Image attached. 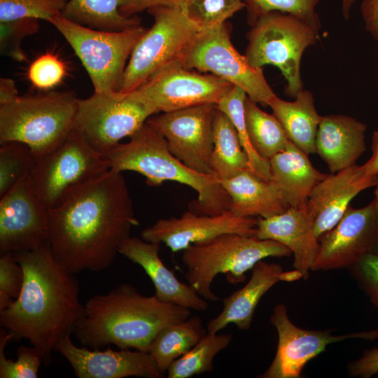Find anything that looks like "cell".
I'll list each match as a JSON object with an SVG mask.
<instances>
[{"instance_id":"obj_1","label":"cell","mask_w":378,"mask_h":378,"mask_svg":"<svg viewBox=\"0 0 378 378\" xmlns=\"http://www.w3.org/2000/svg\"><path fill=\"white\" fill-rule=\"evenodd\" d=\"M51 251L71 274L99 272L115 260L136 219L122 172L109 169L48 210Z\"/></svg>"},{"instance_id":"obj_2","label":"cell","mask_w":378,"mask_h":378,"mask_svg":"<svg viewBox=\"0 0 378 378\" xmlns=\"http://www.w3.org/2000/svg\"><path fill=\"white\" fill-rule=\"evenodd\" d=\"M13 254L23 268L24 282L18 298L0 311V325L13 340H28L48 365L56 344L73 333L83 314L78 284L55 258L48 241Z\"/></svg>"},{"instance_id":"obj_3","label":"cell","mask_w":378,"mask_h":378,"mask_svg":"<svg viewBox=\"0 0 378 378\" xmlns=\"http://www.w3.org/2000/svg\"><path fill=\"white\" fill-rule=\"evenodd\" d=\"M191 309L141 294L122 284L106 294L91 297L73 333L85 347L113 344L120 349L148 352L150 344L164 327L187 319Z\"/></svg>"},{"instance_id":"obj_4","label":"cell","mask_w":378,"mask_h":378,"mask_svg":"<svg viewBox=\"0 0 378 378\" xmlns=\"http://www.w3.org/2000/svg\"><path fill=\"white\" fill-rule=\"evenodd\" d=\"M103 158L110 169L139 173L149 186H159L171 181L190 187L197 198L189 210L196 214L217 215L230 211V197L220 181L185 165L171 153L163 135L147 121L127 142L120 143Z\"/></svg>"},{"instance_id":"obj_5","label":"cell","mask_w":378,"mask_h":378,"mask_svg":"<svg viewBox=\"0 0 378 378\" xmlns=\"http://www.w3.org/2000/svg\"><path fill=\"white\" fill-rule=\"evenodd\" d=\"M292 254L287 246L274 240L226 233L191 244L183 250L181 261L188 284L206 300L217 302L220 298L212 291L211 284L218 274H226L230 284L241 283L246 279V272L258 261Z\"/></svg>"},{"instance_id":"obj_6","label":"cell","mask_w":378,"mask_h":378,"mask_svg":"<svg viewBox=\"0 0 378 378\" xmlns=\"http://www.w3.org/2000/svg\"><path fill=\"white\" fill-rule=\"evenodd\" d=\"M78 98L71 91L18 96L0 104V144H27L38 161L59 147L73 130Z\"/></svg>"},{"instance_id":"obj_7","label":"cell","mask_w":378,"mask_h":378,"mask_svg":"<svg viewBox=\"0 0 378 378\" xmlns=\"http://www.w3.org/2000/svg\"><path fill=\"white\" fill-rule=\"evenodd\" d=\"M318 30L298 18L279 11L260 17L247 34L245 57L255 68L276 66L292 97L303 90L300 62L304 50L316 43Z\"/></svg>"},{"instance_id":"obj_8","label":"cell","mask_w":378,"mask_h":378,"mask_svg":"<svg viewBox=\"0 0 378 378\" xmlns=\"http://www.w3.org/2000/svg\"><path fill=\"white\" fill-rule=\"evenodd\" d=\"M49 22L74 50L94 92L118 91L130 55L146 31L141 24L122 31L98 30L74 22L61 14Z\"/></svg>"},{"instance_id":"obj_9","label":"cell","mask_w":378,"mask_h":378,"mask_svg":"<svg viewBox=\"0 0 378 378\" xmlns=\"http://www.w3.org/2000/svg\"><path fill=\"white\" fill-rule=\"evenodd\" d=\"M176 58L186 68L211 74L241 88L248 98L264 106L276 95L262 69L251 66L234 48L226 22L198 31Z\"/></svg>"},{"instance_id":"obj_10","label":"cell","mask_w":378,"mask_h":378,"mask_svg":"<svg viewBox=\"0 0 378 378\" xmlns=\"http://www.w3.org/2000/svg\"><path fill=\"white\" fill-rule=\"evenodd\" d=\"M109 169L103 156L72 130L59 147L37 161L31 179L37 197L50 210Z\"/></svg>"},{"instance_id":"obj_11","label":"cell","mask_w":378,"mask_h":378,"mask_svg":"<svg viewBox=\"0 0 378 378\" xmlns=\"http://www.w3.org/2000/svg\"><path fill=\"white\" fill-rule=\"evenodd\" d=\"M155 114L130 93L94 92L78 99L73 130L102 156L130 137Z\"/></svg>"},{"instance_id":"obj_12","label":"cell","mask_w":378,"mask_h":378,"mask_svg":"<svg viewBox=\"0 0 378 378\" xmlns=\"http://www.w3.org/2000/svg\"><path fill=\"white\" fill-rule=\"evenodd\" d=\"M147 11L153 17V24L134 46L118 92L127 93L139 87L176 59L199 31L179 7H156Z\"/></svg>"},{"instance_id":"obj_13","label":"cell","mask_w":378,"mask_h":378,"mask_svg":"<svg viewBox=\"0 0 378 378\" xmlns=\"http://www.w3.org/2000/svg\"><path fill=\"white\" fill-rule=\"evenodd\" d=\"M233 87L211 74L186 68L176 58L128 93L157 113L205 104L217 105Z\"/></svg>"},{"instance_id":"obj_14","label":"cell","mask_w":378,"mask_h":378,"mask_svg":"<svg viewBox=\"0 0 378 378\" xmlns=\"http://www.w3.org/2000/svg\"><path fill=\"white\" fill-rule=\"evenodd\" d=\"M318 241L314 271L349 269L378 251V185L368 204L358 209L349 205L338 223Z\"/></svg>"},{"instance_id":"obj_15","label":"cell","mask_w":378,"mask_h":378,"mask_svg":"<svg viewBox=\"0 0 378 378\" xmlns=\"http://www.w3.org/2000/svg\"><path fill=\"white\" fill-rule=\"evenodd\" d=\"M216 104L193 106L150 116L147 122L165 138L171 153L190 169L211 174Z\"/></svg>"},{"instance_id":"obj_16","label":"cell","mask_w":378,"mask_h":378,"mask_svg":"<svg viewBox=\"0 0 378 378\" xmlns=\"http://www.w3.org/2000/svg\"><path fill=\"white\" fill-rule=\"evenodd\" d=\"M49 231L48 209L29 174L0 197V254L36 249L48 241Z\"/></svg>"},{"instance_id":"obj_17","label":"cell","mask_w":378,"mask_h":378,"mask_svg":"<svg viewBox=\"0 0 378 378\" xmlns=\"http://www.w3.org/2000/svg\"><path fill=\"white\" fill-rule=\"evenodd\" d=\"M270 322L277 331L278 345L273 361L260 376L262 378L300 377L304 365L324 351L327 345L349 338L378 337V331L333 335L330 330L300 328L289 319L284 304H277L274 307Z\"/></svg>"},{"instance_id":"obj_18","label":"cell","mask_w":378,"mask_h":378,"mask_svg":"<svg viewBox=\"0 0 378 378\" xmlns=\"http://www.w3.org/2000/svg\"><path fill=\"white\" fill-rule=\"evenodd\" d=\"M258 218L240 217L227 211L217 215H202L190 210L179 217L162 218L141 232L146 241L164 243L172 252L191 244L206 241L226 233L255 236Z\"/></svg>"},{"instance_id":"obj_19","label":"cell","mask_w":378,"mask_h":378,"mask_svg":"<svg viewBox=\"0 0 378 378\" xmlns=\"http://www.w3.org/2000/svg\"><path fill=\"white\" fill-rule=\"evenodd\" d=\"M70 335L62 338L56 344L55 351L66 358L79 378L164 377L148 352L113 351L110 348L105 351L90 350L76 346Z\"/></svg>"},{"instance_id":"obj_20","label":"cell","mask_w":378,"mask_h":378,"mask_svg":"<svg viewBox=\"0 0 378 378\" xmlns=\"http://www.w3.org/2000/svg\"><path fill=\"white\" fill-rule=\"evenodd\" d=\"M377 185L378 177L365 176L356 164L328 174L313 189L306 204L314 217L316 237L318 239L338 223L358 193Z\"/></svg>"},{"instance_id":"obj_21","label":"cell","mask_w":378,"mask_h":378,"mask_svg":"<svg viewBox=\"0 0 378 378\" xmlns=\"http://www.w3.org/2000/svg\"><path fill=\"white\" fill-rule=\"evenodd\" d=\"M300 279L302 275L295 269L284 271L276 263L258 261L252 268L251 276L246 284L222 299L223 309L207 323V331L218 332L230 323H234L241 330H248L262 296L279 281L290 282Z\"/></svg>"},{"instance_id":"obj_22","label":"cell","mask_w":378,"mask_h":378,"mask_svg":"<svg viewBox=\"0 0 378 378\" xmlns=\"http://www.w3.org/2000/svg\"><path fill=\"white\" fill-rule=\"evenodd\" d=\"M314 217L306 207H289L267 218H258L256 237L287 246L294 255L293 267L307 279L318 256L320 243L314 232Z\"/></svg>"},{"instance_id":"obj_23","label":"cell","mask_w":378,"mask_h":378,"mask_svg":"<svg viewBox=\"0 0 378 378\" xmlns=\"http://www.w3.org/2000/svg\"><path fill=\"white\" fill-rule=\"evenodd\" d=\"M160 248V243L130 236L120 245L119 253L143 268L160 300L195 311L207 309L206 300L189 284L180 281L164 264L159 255Z\"/></svg>"},{"instance_id":"obj_24","label":"cell","mask_w":378,"mask_h":378,"mask_svg":"<svg viewBox=\"0 0 378 378\" xmlns=\"http://www.w3.org/2000/svg\"><path fill=\"white\" fill-rule=\"evenodd\" d=\"M367 126L345 115L322 116L316 136V153L326 163L330 173L356 164L365 151Z\"/></svg>"},{"instance_id":"obj_25","label":"cell","mask_w":378,"mask_h":378,"mask_svg":"<svg viewBox=\"0 0 378 378\" xmlns=\"http://www.w3.org/2000/svg\"><path fill=\"white\" fill-rule=\"evenodd\" d=\"M220 183L230 197V211L237 216L267 218L290 207L272 180L261 178L250 170Z\"/></svg>"},{"instance_id":"obj_26","label":"cell","mask_w":378,"mask_h":378,"mask_svg":"<svg viewBox=\"0 0 378 378\" xmlns=\"http://www.w3.org/2000/svg\"><path fill=\"white\" fill-rule=\"evenodd\" d=\"M269 160L271 180L290 207L304 206L313 189L328 176L317 170L308 155L290 141L285 150Z\"/></svg>"},{"instance_id":"obj_27","label":"cell","mask_w":378,"mask_h":378,"mask_svg":"<svg viewBox=\"0 0 378 378\" xmlns=\"http://www.w3.org/2000/svg\"><path fill=\"white\" fill-rule=\"evenodd\" d=\"M269 106L282 125L289 140L308 155L316 153V136L322 116L316 111L309 90H301L292 102L275 95Z\"/></svg>"},{"instance_id":"obj_28","label":"cell","mask_w":378,"mask_h":378,"mask_svg":"<svg viewBox=\"0 0 378 378\" xmlns=\"http://www.w3.org/2000/svg\"><path fill=\"white\" fill-rule=\"evenodd\" d=\"M213 142L210 160L212 176L222 181L250 170L248 157L234 125L217 106L214 119Z\"/></svg>"},{"instance_id":"obj_29","label":"cell","mask_w":378,"mask_h":378,"mask_svg":"<svg viewBox=\"0 0 378 378\" xmlns=\"http://www.w3.org/2000/svg\"><path fill=\"white\" fill-rule=\"evenodd\" d=\"M127 0H69L61 15L79 24L103 31H122L141 24L136 15H122Z\"/></svg>"},{"instance_id":"obj_30","label":"cell","mask_w":378,"mask_h":378,"mask_svg":"<svg viewBox=\"0 0 378 378\" xmlns=\"http://www.w3.org/2000/svg\"><path fill=\"white\" fill-rule=\"evenodd\" d=\"M207 332L200 317L190 316L160 330L152 340L148 353L165 374L171 363L192 349Z\"/></svg>"},{"instance_id":"obj_31","label":"cell","mask_w":378,"mask_h":378,"mask_svg":"<svg viewBox=\"0 0 378 378\" xmlns=\"http://www.w3.org/2000/svg\"><path fill=\"white\" fill-rule=\"evenodd\" d=\"M244 115L249 138L260 156L270 160L286 149L290 140L279 120L261 110L248 96Z\"/></svg>"},{"instance_id":"obj_32","label":"cell","mask_w":378,"mask_h":378,"mask_svg":"<svg viewBox=\"0 0 378 378\" xmlns=\"http://www.w3.org/2000/svg\"><path fill=\"white\" fill-rule=\"evenodd\" d=\"M232 340L231 334L208 332L192 349L171 363L167 377L189 378L211 372L214 357L226 349Z\"/></svg>"},{"instance_id":"obj_33","label":"cell","mask_w":378,"mask_h":378,"mask_svg":"<svg viewBox=\"0 0 378 378\" xmlns=\"http://www.w3.org/2000/svg\"><path fill=\"white\" fill-rule=\"evenodd\" d=\"M246 93L234 86L217 104V107L230 119L234 125L241 145L246 153L249 169L265 180H271L270 160L260 156L253 147L249 138L244 115V103Z\"/></svg>"},{"instance_id":"obj_34","label":"cell","mask_w":378,"mask_h":378,"mask_svg":"<svg viewBox=\"0 0 378 378\" xmlns=\"http://www.w3.org/2000/svg\"><path fill=\"white\" fill-rule=\"evenodd\" d=\"M0 197L34 169L37 160L30 148L19 141L0 144Z\"/></svg>"},{"instance_id":"obj_35","label":"cell","mask_w":378,"mask_h":378,"mask_svg":"<svg viewBox=\"0 0 378 378\" xmlns=\"http://www.w3.org/2000/svg\"><path fill=\"white\" fill-rule=\"evenodd\" d=\"M244 7L243 0H184L181 8L200 31L226 22Z\"/></svg>"},{"instance_id":"obj_36","label":"cell","mask_w":378,"mask_h":378,"mask_svg":"<svg viewBox=\"0 0 378 378\" xmlns=\"http://www.w3.org/2000/svg\"><path fill=\"white\" fill-rule=\"evenodd\" d=\"M247 21L253 26L262 15L273 11L293 15L319 30L321 22L315 10L319 0H243Z\"/></svg>"},{"instance_id":"obj_37","label":"cell","mask_w":378,"mask_h":378,"mask_svg":"<svg viewBox=\"0 0 378 378\" xmlns=\"http://www.w3.org/2000/svg\"><path fill=\"white\" fill-rule=\"evenodd\" d=\"M13 340V334L3 328L0 331V378H36L43 358L38 351L31 347L20 346L17 351V360L8 359L4 349L6 344Z\"/></svg>"},{"instance_id":"obj_38","label":"cell","mask_w":378,"mask_h":378,"mask_svg":"<svg viewBox=\"0 0 378 378\" xmlns=\"http://www.w3.org/2000/svg\"><path fill=\"white\" fill-rule=\"evenodd\" d=\"M68 0H0V22L36 18L49 22L61 14Z\"/></svg>"},{"instance_id":"obj_39","label":"cell","mask_w":378,"mask_h":378,"mask_svg":"<svg viewBox=\"0 0 378 378\" xmlns=\"http://www.w3.org/2000/svg\"><path fill=\"white\" fill-rule=\"evenodd\" d=\"M40 24L36 18H21L0 22V53L16 62H24L27 57L22 47L24 38L38 32Z\"/></svg>"},{"instance_id":"obj_40","label":"cell","mask_w":378,"mask_h":378,"mask_svg":"<svg viewBox=\"0 0 378 378\" xmlns=\"http://www.w3.org/2000/svg\"><path fill=\"white\" fill-rule=\"evenodd\" d=\"M66 75V67L62 59L52 53H46L29 65L27 77L38 90L49 91L59 85Z\"/></svg>"},{"instance_id":"obj_41","label":"cell","mask_w":378,"mask_h":378,"mask_svg":"<svg viewBox=\"0 0 378 378\" xmlns=\"http://www.w3.org/2000/svg\"><path fill=\"white\" fill-rule=\"evenodd\" d=\"M24 274L13 253L0 256V311L8 307L19 296Z\"/></svg>"},{"instance_id":"obj_42","label":"cell","mask_w":378,"mask_h":378,"mask_svg":"<svg viewBox=\"0 0 378 378\" xmlns=\"http://www.w3.org/2000/svg\"><path fill=\"white\" fill-rule=\"evenodd\" d=\"M349 270L371 302L378 307V251L366 255Z\"/></svg>"},{"instance_id":"obj_43","label":"cell","mask_w":378,"mask_h":378,"mask_svg":"<svg viewBox=\"0 0 378 378\" xmlns=\"http://www.w3.org/2000/svg\"><path fill=\"white\" fill-rule=\"evenodd\" d=\"M349 372L352 377L369 378L378 372V349L367 350L358 360L349 365Z\"/></svg>"},{"instance_id":"obj_44","label":"cell","mask_w":378,"mask_h":378,"mask_svg":"<svg viewBox=\"0 0 378 378\" xmlns=\"http://www.w3.org/2000/svg\"><path fill=\"white\" fill-rule=\"evenodd\" d=\"M184 0H127L120 8V13L127 17H132L144 10L156 7H179Z\"/></svg>"},{"instance_id":"obj_45","label":"cell","mask_w":378,"mask_h":378,"mask_svg":"<svg viewBox=\"0 0 378 378\" xmlns=\"http://www.w3.org/2000/svg\"><path fill=\"white\" fill-rule=\"evenodd\" d=\"M360 12L366 31L378 41V0H361Z\"/></svg>"},{"instance_id":"obj_46","label":"cell","mask_w":378,"mask_h":378,"mask_svg":"<svg viewBox=\"0 0 378 378\" xmlns=\"http://www.w3.org/2000/svg\"><path fill=\"white\" fill-rule=\"evenodd\" d=\"M371 148L372 156L360 167L365 176L378 177V131L372 134Z\"/></svg>"},{"instance_id":"obj_47","label":"cell","mask_w":378,"mask_h":378,"mask_svg":"<svg viewBox=\"0 0 378 378\" xmlns=\"http://www.w3.org/2000/svg\"><path fill=\"white\" fill-rule=\"evenodd\" d=\"M19 96L15 80L9 78H0V104L8 103Z\"/></svg>"},{"instance_id":"obj_48","label":"cell","mask_w":378,"mask_h":378,"mask_svg":"<svg viewBox=\"0 0 378 378\" xmlns=\"http://www.w3.org/2000/svg\"><path fill=\"white\" fill-rule=\"evenodd\" d=\"M356 0H341L342 11L345 20L349 19L350 10Z\"/></svg>"}]
</instances>
